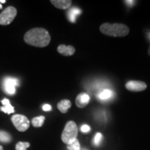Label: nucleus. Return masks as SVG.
I'll return each mask as SVG.
<instances>
[{
  "instance_id": "obj_23",
  "label": "nucleus",
  "mask_w": 150,
  "mask_h": 150,
  "mask_svg": "<svg viewBox=\"0 0 150 150\" xmlns=\"http://www.w3.org/2000/svg\"><path fill=\"white\" fill-rule=\"evenodd\" d=\"M6 0H0V3H1V4H4V3H6Z\"/></svg>"
},
{
  "instance_id": "obj_14",
  "label": "nucleus",
  "mask_w": 150,
  "mask_h": 150,
  "mask_svg": "<svg viewBox=\"0 0 150 150\" xmlns=\"http://www.w3.org/2000/svg\"><path fill=\"white\" fill-rule=\"evenodd\" d=\"M98 98L100 100L106 101L111 99L113 97V92L109 89H105L102 92H100L98 95Z\"/></svg>"
},
{
  "instance_id": "obj_26",
  "label": "nucleus",
  "mask_w": 150,
  "mask_h": 150,
  "mask_svg": "<svg viewBox=\"0 0 150 150\" xmlns=\"http://www.w3.org/2000/svg\"><path fill=\"white\" fill-rule=\"evenodd\" d=\"M148 38H149V39L150 40V32L148 33Z\"/></svg>"
},
{
  "instance_id": "obj_20",
  "label": "nucleus",
  "mask_w": 150,
  "mask_h": 150,
  "mask_svg": "<svg viewBox=\"0 0 150 150\" xmlns=\"http://www.w3.org/2000/svg\"><path fill=\"white\" fill-rule=\"evenodd\" d=\"M81 131L83 133H88L91 131V127L87 125H83L81 127Z\"/></svg>"
},
{
  "instance_id": "obj_11",
  "label": "nucleus",
  "mask_w": 150,
  "mask_h": 150,
  "mask_svg": "<svg viewBox=\"0 0 150 150\" xmlns=\"http://www.w3.org/2000/svg\"><path fill=\"white\" fill-rule=\"evenodd\" d=\"M1 104H2L4 106L0 107V110L6 114H11L15 112L14 107L11 104L10 101L8 100V99H4L1 100Z\"/></svg>"
},
{
  "instance_id": "obj_24",
  "label": "nucleus",
  "mask_w": 150,
  "mask_h": 150,
  "mask_svg": "<svg viewBox=\"0 0 150 150\" xmlns=\"http://www.w3.org/2000/svg\"><path fill=\"white\" fill-rule=\"evenodd\" d=\"M0 150H4V148L1 145H0Z\"/></svg>"
},
{
  "instance_id": "obj_15",
  "label": "nucleus",
  "mask_w": 150,
  "mask_h": 150,
  "mask_svg": "<svg viewBox=\"0 0 150 150\" xmlns=\"http://www.w3.org/2000/svg\"><path fill=\"white\" fill-rule=\"evenodd\" d=\"M45 120V116H38V117L33 118L32 120H31V123H32L33 126L34 127H36V128H38V127H41L43 125V124H44Z\"/></svg>"
},
{
  "instance_id": "obj_6",
  "label": "nucleus",
  "mask_w": 150,
  "mask_h": 150,
  "mask_svg": "<svg viewBox=\"0 0 150 150\" xmlns=\"http://www.w3.org/2000/svg\"><path fill=\"white\" fill-rule=\"evenodd\" d=\"M19 85V81L16 78L7 76L4 79L3 87L5 93L8 95H14L16 91V86Z\"/></svg>"
},
{
  "instance_id": "obj_22",
  "label": "nucleus",
  "mask_w": 150,
  "mask_h": 150,
  "mask_svg": "<svg viewBox=\"0 0 150 150\" xmlns=\"http://www.w3.org/2000/svg\"><path fill=\"white\" fill-rule=\"evenodd\" d=\"M135 2H136L135 1H125V3H126L127 4L130 6H132L133 5H134Z\"/></svg>"
},
{
  "instance_id": "obj_2",
  "label": "nucleus",
  "mask_w": 150,
  "mask_h": 150,
  "mask_svg": "<svg viewBox=\"0 0 150 150\" xmlns=\"http://www.w3.org/2000/svg\"><path fill=\"white\" fill-rule=\"evenodd\" d=\"M99 31L103 34L112 37H125L129 33V27L120 23H104L99 27Z\"/></svg>"
},
{
  "instance_id": "obj_16",
  "label": "nucleus",
  "mask_w": 150,
  "mask_h": 150,
  "mask_svg": "<svg viewBox=\"0 0 150 150\" xmlns=\"http://www.w3.org/2000/svg\"><path fill=\"white\" fill-rule=\"evenodd\" d=\"M12 140V137L8 132L0 131V142L3 143H9Z\"/></svg>"
},
{
  "instance_id": "obj_21",
  "label": "nucleus",
  "mask_w": 150,
  "mask_h": 150,
  "mask_svg": "<svg viewBox=\"0 0 150 150\" xmlns=\"http://www.w3.org/2000/svg\"><path fill=\"white\" fill-rule=\"evenodd\" d=\"M42 109L43 110H45V111H50V110H52V106L50 104H46L43 105Z\"/></svg>"
},
{
  "instance_id": "obj_10",
  "label": "nucleus",
  "mask_w": 150,
  "mask_h": 150,
  "mask_svg": "<svg viewBox=\"0 0 150 150\" xmlns=\"http://www.w3.org/2000/svg\"><path fill=\"white\" fill-rule=\"evenodd\" d=\"M50 2L53 4L56 8L59 9H67L69 8L72 5L71 0H51Z\"/></svg>"
},
{
  "instance_id": "obj_13",
  "label": "nucleus",
  "mask_w": 150,
  "mask_h": 150,
  "mask_svg": "<svg viewBox=\"0 0 150 150\" xmlns=\"http://www.w3.org/2000/svg\"><path fill=\"white\" fill-rule=\"evenodd\" d=\"M81 13V11L79 8H75V7L74 8H71L67 12V18H68V20L71 22L74 23V22H76V16H79Z\"/></svg>"
},
{
  "instance_id": "obj_8",
  "label": "nucleus",
  "mask_w": 150,
  "mask_h": 150,
  "mask_svg": "<svg viewBox=\"0 0 150 150\" xmlns=\"http://www.w3.org/2000/svg\"><path fill=\"white\" fill-rule=\"evenodd\" d=\"M90 96L86 93H81L77 95L75 103L76 106L80 108H85L90 102Z\"/></svg>"
},
{
  "instance_id": "obj_27",
  "label": "nucleus",
  "mask_w": 150,
  "mask_h": 150,
  "mask_svg": "<svg viewBox=\"0 0 150 150\" xmlns=\"http://www.w3.org/2000/svg\"><path fill=\"white\" fill-rule=\"evenodd\" d=\"M2 8V6H1V4H0V9Z\"/></svg>"
},
{
  "instance_id": "obj_25",
  "label": "nucleus",
  "mask_w": 150,
  "mask_h": 150,
  "mask_svg": "<svg viewBox=\"0 0 150 150\" xmlns=\"http://www.w3.org/2000/svg\"><path fill=\"white\" fill-rule=\"evenodd\" d=\"M148 54H149V55L150 56V47H149V50H148Z\"/></svg>"
},
{
  "instance_id": "obj_17",
  "label": "nucleus",
  "mask_w": 150,
  "mask_h": 150,
  "mask_svg": "<svg viewBox=\"0 0 150 150\" xmlns=\"http://www.w3.org/2000/svg\"><path fill=\"white\" fill-rule=\"evenodd\" d=\"M30 147L28 142H18L16 145V150H27Z\"/></svg>"
},
{
  "instance_id": "obj_9",
  "label": "nucleus",
  "mask_w": 150,
  "mask_h": 150,
  "mask_svg": "<svg viewBox=\"0 0 150 150\" xmlns=\"http://www.w3.org/2000/svg\"><path fill=\"white\" fill-rule=\"evenodd\" d=\"M57 51L61 55L65 56H70L75 53V48L72 45L66 46L65 45H60L58 47Z\"/></svg>"
},
{
  "instance_id": "obj_5",
  "label": "nucleus",
  "mask_w": 150,
  "mask_h": 150,
  "mask_svg": "<svg viewBox=\"0 0 150 150\" xmlns=\"http://www.w3.org/2000/svg\"><path fill=\"white\" fill-rule=\"evenodd\" d=\"M17 9L13 6H8L0 13V25H8L17 16Z\"/></svg>"
},
{
  "instance_id": "obj_1",
  "label": "nucleus",
  "mask_w": 150,
  "mask_h": 150,
  "mask_svg": "<svg viewBox=\"0 0 150 150\" xmlns=\"http://www.w3.org/2000/svg\"><path fill=\"white\" fill-rule=\"evenodd\" d=\"M24 40L29 45L37 47H45L50 44L51 36L50 33L43 28H34L25 33Z\"/></svg>"
},
{
  "instance_id": "obj_18",
  "label": "nucleus",
  "mask_w": 150,
  "mask_h": 150,
  "mask_svg": "<svg viewBox=\"0 0 150 150\" xmlns=\"http://www.w3.org/2000/svg\"><path fill=\"white\" fill-rule=\"evenodd\" d=\"M67 149L68 150H80L81 146L79 141L76 139L74 142H73L72 143H71L70 145H67Z\"/></svg>"
},
{
  "instance_id": "obj_19",
  "label": "nucleus",
  "mask_w": 150,
  "mask_h": 150,
  "mask_svg": "<svg viewBox=\"0 0 150 150\" xmlns=\"http://www.w3.org/2000/svg\"><path fill=\"white\" fill-rule=\"evenodd\" d=\"M103 138V136L101 133H97V134L95 135V139H94V142H95V145L97 146H99L100 145L101 142H102Z\"/></svg>"
},
{
  "instance_id": "obj_12",
  "label": "nucleus",
  "mask_w": 150,
  "mask_h": 150,
  "mask_svg": "<svg viewBox=\"0 0 150 150\" xmlns=\"http://www.w3.org/2000/svg\"><path fill=\"white\" fill-rule=\"evenodd\" d=\"M72 106V103L68 99H63L57 104V108L62 113H66L69 108Z\"/></svg>"
},
{
  "instance_id": "obj_7",
  "label": "nucleus",
  "mask_w": 150,
  "mask_h": 150,
  "mask_svg": "<svg viewBox=\"0 0 150 150\" xmlns=\"http://www.w3.org/2000/svg\"><path fill=\"white\" fill-rule=\"evenodd\" d=\"M126 88L131 92L143 91L147 88V84L140 81L131 80L127 82L125 85Z\"/></svg>"
},
{
  "instance_id": "obj_4",
  "label": "nucleus",
  "mask_w": 150,
  "mask_h": 150,
  "mask_svg": "<svg viewBox=\"0 0 150 150\" xmlns=\"http://www.w3.org/2000/svg\"><path fill=\"white\" fill-rule=\"evenodd\" d=\"M11 121L15 127L20 132H24L29 128V120L25 115L21 114H16L11 117Z\"/></svg>"
},
{
  "instance_id": "obj_3",
  "label": "nucleus",
  "mask_w": 150,
  "mask_h": 150,
  "mask_svg": "<svg viewBox=\"0 0 150 150\" xmlns=\"http://www.w3.org/2000/svg\"><path fill=\"white\" fill-rule=\"evenodd\" d=\"M78 127L74 121L67 122L61 134V140L67 145H70L77 138Z\"/></svg>"
}]
</instances>
